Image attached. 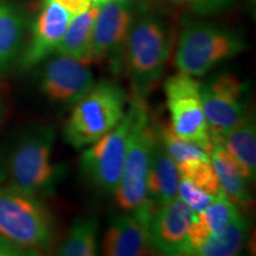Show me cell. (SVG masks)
Here are the masks:
<instances>
[{
	"label": "cell",
	"instance_id": "26",
	"mask_svg": "<svg viewBox=\"0 0 256 256\" xmlns=\"http://www.w3.org/2000/svg\"><path fill=\"white\" fill-rule=\"evenodd\" d=\"M174 5L185 6L194 14L200 16L218 14L232 10L236 0H165Z\"/></svg>",
	"mask_w": 256,
	"mask_h": 256
},
{
	"label": "cell",
	"instance_id": "4",
	"mask_svg": "<svg viewBox=\"0 0 256 256\" xmlns=\"http://www.w3.org/2000/svg\"><path fill=\"white\" fill-rule=\"evenodd\" d=\"M168 54L165 24L156 16L147 14L134 19L122 56L134 95L145 98L152 90L164 72Z\"/></svg>",
	"mask_w": 256,
	"mask_h": 256
},
{
	"label": "cell",
	"instance_id": "14",
	"mask_svg": "<svg viewBox=\"0 0 256 256\" xmlns=\"http://www.w3.org/2000/svg\"><path fill=\"white\" fill-rule=\"evenodd\" d=\"M153 212L132 211L113 217L101 242V252L107 256H144L151 254L148 224Z\"/></svg>",
	"mask_w": 256,
	"mask_h": 256
},
{
	"label": "cell",
	"instance_id": "18",
	"mask_svg": "<svg viewBox=\"0 0 256 256\" xmlns=\"http://www.w3.org/2000/svg\"><path fill=\"white\" fill-rule=\"evenodd\" d=\"M98 6H92L88 11L72 17L60 38L56 52L89 64L92 58V30Z\"/></svg>",
	"mask_w": 256,
	"mask_h": 256
},
{
	"label": "cell",
	"instance_id": "15",
	"mask_svg": "<svg viewBox=\"0 0 256 256\" xmlns=\"http://www.w3.org/2000/svg\"><path fill=\"white\" fill-rule=\"evenodd\" d=\"M179 179L177 164L166 152L156 132L147 174V196L156 206L168 203L177 197Z\"/></svg>",
	"mask_w": 256,
	"mask_h": 256
},
{
	"label": "cell",
	"instance_id": "19",
	"mask_svg": "<svg viewBox=\"0 0 256 256\" xmlns=\"http://www.w3.org/2000/svg\"><path fill=\"white\" fill-rule=\"evenodd\" d=\"M226 152L235 159L243 177L248 182L255 179L256 172V127L250 113L238 126L218 140Z\"/></svg>",
	"mask_w": 256,
	"mask_h": 256
},
{
	"label": "cell",
	"instance_id": "24",
	"mask_svg": "<svg viewBox=\"0 0 256 256\" xmlns=\"http://www.w3.org/2000/svg\"><path fill=\"white\" fill-rule=\"evenodd\" d=\"M156 127L166 152L174 160L176 164L188 159H210V156L198 144L178 136L172 130L170 124H162L159 126L156 124Z\"/></svg>",
	"mask_w": 256,
	"mask_h": 256
},
{
	"label": "cell",
	"instance_id": "12",
	"mask_svg": "<svg viewBox=\"0 0 256 256\" xmlns=\"http://www.w3.org/2000/svg\"><path fill=\"white\" fill-rule=\"evenodd\" d=\"M94 84V76L87 64L60 54L48 60L40 80L42 92L60 104H75Z\"/></svg>",
	"mask_w": 256,
	"mask_h": 256
},
{
	"label": "cell",
	"instance_id": "1",
	"mask_svg": "<svg viewBox=\"0 0 256 256\" xmlns=\"http://www.w3.org/2000/svg\"><path fill=\"white\" fill-rule=\"evenodd\" d=\"M246 49L244 38L232 28L211 22L186 20L178 38L174 64L179 72L200 78Z\"/></svg>",
	"mask_w": 256,
	"mask_h": 256
},
{
	"label": "cell",
	"instance_id": "6",
	"mask_svg": "<svg viewBox=\"0 0 256 256\" xmlns=\"http://www.w3.org/2000/svg\"><path fill=\"white\" fill-rule=\"evenodd\" d=\"M55 140L56 130L51 124L25 128L10 156L11 185L34 196L52 188L57 176L51 162Z\"/></svg>",
	"mask_w": 256,
	"mask_h": 256
},
{
	"label": "cell",
	"instance_id": "20",
	"mask_svg": "<svg viewBox=\"0 0 256 256\" xmlns=\"http://www.w3.org/2000/svg\"><path fill=\"white\" fill-rule=\"evenodd\" d=\"M98 220L95 216L78 217L55 254L62 256H94L98 254Z\"/></svg>",
	"mask_w": 256,
	"mask_h": 256
},
{
	"label": "cell",
	"instance_id": "30",
	"mask_svg": "<svg viewBox=\"0 0 256 256\" xmlns=\"http://www.w3.org/2000/svg\"><path fill=\"white\" fill-rule=\"evenodd\" d=\"M89 2H92V6H101L102 4H104V2H110V0H89Z\"/></svg>",
	"mask_w": 256,
	"mask_h": 256
},
{
	"label": "cell",
	"instance_id": "23",
	"mask_svg": "<svg viewBox=\"0 0 256 256\" xmlns=\"http://www.w3.org/2000/svg\"><path fill=\"white\" fill-rule=\"evenodd\" d=\"M177 168L180 178L188 179L210 196L218 194L220 182L210 159H188L179 162Z\"/></svg>",
	"mask_w": 256,
	"mask_h": 256
},
{
	"label": "cell",
	"instance_id": "2",
	"mask_svg": "<svg viewBox=\"0 0 256 256\" xmlns=\"http://www.w3.org/2000/svg\"><path fill=\"white\" fill-rule=\"evenodd\" d=\"M127 94L110 80L95 83L75 107L63 128V139L80 150L98 142L116 126L127 112Z\"/></svg>",
	"mask_w": 256,
	"mask_h": 256
},
{
	"label": "cell",
	"instance_id": "16",
	"mask_svg": "<svg viewBox=\"0 0 256 256\" xmlns=\"http://www.w3.org/2000/svg\"><path fill=\"white\" fill-rule=\"evenodd\" d=\"M26 19L20 8L0 0V78L18 62L24 49Z\"/></svg>",
	"mask_w": 256,
	"mask_h": 256
},
{
	"label": "cell",
	"instance_id": "3",
	"mask_svg": "<svg viewBox=\"0 0 256 256\" xmlns=\"http://www.w3.org/2000/svg\"><path fill=\"white\" fill-rule=\"evenodd\" d=\"M0 235L36 255L52 246L55 222L40 197L10 185L0 188Z\"/></svg>",
	"mask_w": 256,
	"mask_h": 256
},
{
	"label": "cell",
	"instance_id": "27",
	"mask_svg": "<svg viewBox=\"0 0 256 256\" xmlns=\"http://www.w3.org/2000/svg\"><path fill=\"white\" fill-rule=\"evenodd\" d=\"M52 2L62 6L72 17H75V16H78L83 14V12L88 11L92 6L89 0H52Z\"/></svg>",
	"mask_w": 256,
	"mask_h": 256
},
{
	"label": "cell",
	"instance_id": "7",
	"mask_svg": "<svg viewBox=\"0 0 256 256\" xmlns=\"http://www.w3.org/2000/svg\"><path fill=\"white\" fill-rule=\"evenodd\" d=\"M133 122L134 108L130 102L124 119L82 153V172L104 194H114L122 177Z\"/></svg>",
	"mask_w": 256,
	"mask_h": 256
},
{
	"label": "cell",
	"instance_id": "9",
	"mask_svg": "<svg viewBox=\"0 0 256 256\" xmlns=\"http://www.w3.org/2000/svg\"><path fill=\"white\" fill-rule=\"evenodd\" d=\"M248 87L230 72H222L200 83L203 110L214 140H220L236 127L247 110Z\"/></svg>",
	"mask_w": 256,
	"mask_h": 256
},
{
	"label": "cell",
	"instance_id": "29",
	"mask_svg": "<svg viewBox=\"0 0 256 256\" xmlns=\"http://www.w3.org/2000/svg\"><path fill=\"white\" fill-rule=\"evenodd\" d=\"M4 113H5V106H4V102H2V98H0V121L2 120Z\"/></svg>",
	"mask_w": 256,
	"mask_h": 256
},
{
	"label": "cell",
	"instance_id": "28",
	"mask_svg": "<svg viewBox=\"0 0 256 256\" xmlns=\"http://www.w3.org/2000/svg\"><path fill=\"white\" fill-rule=\"evenodd\" d=\"M20 255H32L26 249L19 247L14 243L10 242L8 240L0 235V256H20Z\"/></svg>",
	"mask_w": 256,
	"mask_h": 256
},
{
	"label": "cell",
	"instance_id": "17",
	"mask_svg": "<svg viewBox=\"0 0 256 256\" xmlns=\"http://www.w3.org/2000/svg\"><path fill=\"white\" fill-rule=\"evenodd\" d=\"M210 162L218 178L220 190L234 206L249 208L252 204L248 180L243 177L235 159L226 152L222 144L215 140L210 153Z\"/></svg>",
	"mask_w": 256,
	"mask_h": 256
},
{
	"label": "cell",
	"instance_id": "21",
	"mask_svg": "<svg viewBox=\"0 0 256 256\" xmlns=\"http://www.w3.org/2000/svg\"><path fill=\"white\" fill-rule=\"evenodd\" d=\"M248 224L242 216L235 220L223 232L210 235L196 255L234 256L242 250L247 238Z\"/></svg>",
	"mask_w": 256,
	"mask_h": 256
},
{
	"label": "cell",
	"instance_id": "31",
	"mask_svg": "<svg viewBox=\"0 0 256 256\" xmlns=\"http://www.w3.org/2000/svg\"><path fill=\"white\" fill-rule=\"evenodd\" d=\"M118 2H124V4H127V5H134V4H136V2H142V0H118Z\"/></svg>",
	"mask_w": 256,
	"mask_h": 256
},
{
	"label": "cell",
	"instance_id": "32",
	"mask_svg": "<svg viewBox=\"0 0 256 256\" xmlns=\"http://www.w3.org/2000/svg\"><path fill=\"white\" fill-rule=\"evenodd\" d=\"M42 2H50V0H42Z\"/></svg>",
	"mask_w": 256,
	"mask_h": 256
},
{
	"label": "cell",
	"instance_id": "10",
	"mask_svg": "<svg viewBox=\"0 0 256 256\" xmlns=\"http://www.w3.org/2000/svg\"><path fill=\"white\" fill-rule=\"evenodd\" d=\"M134 20L132 6L110 0L98 6L92 30V58L108 62L113 69L122 66L124 44Z\"/></svg>",
	"mask_w": 256,
	"mask_h": 256
},
{
	"label": "cell",
	"instance_id": "11",
	"mask_svg": "<svg viewBox=\"0 0 256 256\" xmlns=\"http://www.w3.org/2000/svg\"><path fill=\"white\" fill-rule=\"evenodd\" d=\"M196 215L178 196L156 208L148 224L153 249L164 255H191L188 232Z\"/></svg>",
	"mask_w": 256,
	"mask_h": 256
},
{
	"label": "cell",
	"instance_id": "5",
	"mask_svg": "<svg viewBox=\"0 0 256 256\" xmlns=\"http://www.w3.org/2000/svg\"><path fill=\"white\" fill-rule=\"evenodd\" d=\"M130 104L134 108V122L122 177L114 194L120 209L132 212L154 204L147 196V174L156 128L150 120L145 98L133 95Z\"/></svg>",
	"mask_w": 256,
	"mask_h": 256
},
{
	"label": "cell",
	"instance_id": "22",
	"mask_svg": "<svg viewBox=\"0 0 256 256\" xmlns=\"http://www.w3.org/2000/svg\"><path fill=\"white\" fill-rule=\"evenodd\" d=\"M197 216L198 220L206 226L210 235H216L223 232L241 215L236 206H234L228 197L224 194V192L220 190L218 194L212 198L210 206L204 211L197 214Z\"/></svg>",
	"mask_w": 256,
	"mask_h": 256
},
{
	"label": "cell",
	"instance_id": "25",
	"mask_svg": "<svg viewBox=\"0 0 256 256\" xmlns=\"http://www.w3.org/2000/svg\"><path fill=\"white\" fill-rule=\"evenodd\" d=\"M177 196L185 204H188L196 214H200L206 210L210 206L214 198L185 178L179 179Z\"/></svg>",
	"mask_w": 256,
	"mask_h": 256
},
{
	"label": "cell",
	"instance_id": "13",
	"mask_svg": "<svg viewBox=\"0 0 256 256\" xmlns=\"http://www.w3.org/2000/svg\"><path fill=\"white\" fill-rule=\"evenodd\" d=\"M31 28V38L18 60L22 72H28L44 62L58 46L72 19L68 12L55 2H43Z\"/></svg>",
	"mask_w": 256,
	"mask_h": 256
},
{
	"label": "cell",
	"instance_id": "8",
	"mask_svg": "<svg viewBox=\"0 0 256 256\" xmlns=\"http://www.w3.org/2000/svg\"><path fill=\"white\" fill-rule=\"evenodd\" d=\"M164 90L172 130L178 136L198 144L210 156L215 140L211 136L203 110L200 82L179 72L166 80Z\"/></svg>",
	"mask_w": 256,
	"mask_h": 256
}]
</instances>
